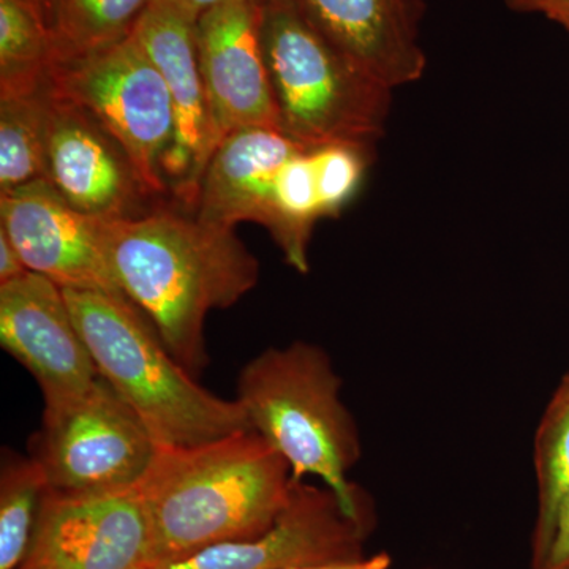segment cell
Returning a JSON list of instances; mask_svg holds the SVG:
<instances>
[{
  "mask_svg": "<svg viewBox=\"0 0 569 569\" xmlns=\"http://www.w3.org/2000/svg\"><path fill=\"white\" fill-rule=\"evenodd\" d=\"M108 252L122 293L192 376L208 362L206 317L234 306L260 279V263L234 228L164 204L110 219Z\"/></svg>",
  "mask_w": 569,
  "mask_h": 569,
  "instance_id": "1",
  "label": "cell"
},
{
  "mask_svg": "<svg viewBox=\"0 0 569 569\" xmlns=\"http://www.w3.org/2000/svg\"><path fill=\"white\" fill-rule=\"evenodd\" d=\"M293 482L290 463L254 430L159 447L138 485L151 522V567L264 533Z\"/></svg>",
  "mask_w": 569,
  "mask_h": 569,
  "instance_id": "2",
  "label": "cell"
},
{
  "mask_svg": "<svg viewBox=\"0 0 569 569\" xmlns=\"http://www.w3.org/2000/svg\"><path fill=\"white\" fill-rule=\"evenodd\" d=\"M99 376L137 411L159 447H192L253 430L238 400L201 388L126 298L63 288Z\"/></svg>",
  "mask_w": 569,
  "mask_h": 569,
  "instance_id": "3",
  "label": "cell"
},
{
  "mask_svg": "<svg viewBox=\"0 0 569 569\" xmlns=\"http://www.w3.org/2000/svg\"><path fill=\"white\" fill-rule=\"evenodd\" d=\"M340 387L321 348L295 342L247 362L236 400L254 432L290 463L296 481L323 479L353 518L367 520L361 490L348 479L361 458V440Z\"/></svg>",
  "mask_w": 569,
  "mask_h": 569,
  "instance_id": "4",
  "label": "cell"
},
{
  "mask_svg": "<svg viewBox=\"0 0 569 569\" xmlns=\"http://www.w3.org/2000/svg\"><path fill=\"white\" fill-rule=\"evenodd\" d=\"M258 3L282 133L309 151L331 144L373 151L387 130L391 89L343 58L295 0Z\"/></svg>",
  "mask_w": 569,
  "mask_h": 569,
  "instance_id": "5",
  "label": "cell"
},
{
  "mask_svg": "<svg viewBox=\"0 0 569 569\" xmlns=\"http://www.w3.org/2000/svg\"><path fill=\"white\" fill-rule=\"evenodd\" d=\"M48 89L111 134L153 198L170 190L163 163L174 142V108L160 71L133 36L110 47L54 58Z\"/></svg>",
  "mask_w": 569,
  "mask_h": 569,
  "instance_id": "6",
  "label": "cell"
},
{
  "mask_svg": "<svg viewBox=\"0 0 569 569\" xmlns=\"http://www.w3.org/2000/svg\"><path fill=\"white\" fill-rule=\"evenodd\" d=\"M157 449L137 411L99 376L84 395L44 408L31 458L52 492L99 493L137 488Z\"/></svg>",
  "mask_w": 569,
  "mask_h": 569,
  "instance_id": "7",
  "label": "cell"
},
{
  "mask_svg": "<svg viewBox=\"0 0 569 569\" xmlns=\"http://www.w3.org/2000/svg\"><path fill=\"white\" fill-rule=\"evenodd\" d=\"M151 522L140 489L99 493L48 490L33 533L28 569L151 567Z\"/></svg>",
  "mask_w": 569,
  "mask_h": 569,
  "instance_id": "8",
  "label": "cell"
},
{
  "mask_svg": "<svg viewBox=\"0 0 569 569\" xmlns=\"http://www.w3.org/2000/svg\"><path fill=\"white\" fill-rule=\"evenodd\" d=\"M108 222L78 211L47 179L0 193V230L29 271L62 288L126 298L112 271Z\"/></svg>",
  "mask_w": 569,
  "mask_h": 569,
  "instance_id": "9",
  "label": "cell"
},
{
  "mask_svg": "<svg viewBox=\"0 0 569 569\" xmlns=\"http://www.w3.org/2000/svg\"><path fill=\"white\" fill-rule=\"evenodd\" d=\"M367 520L356 519L335 490L293 482L290 500L264 533L222 542L152 569H293L365 559Z\"/></svg>",
  "mask_w": 569,
  "mask_h": 569,
  "instance_id": "10",
  "label": "cell"
},
{
  "mask_svg": "<svg viewBox=\"0 0 569 569\" xmlns=\"http://www.w3.org/2000/svg\"><path fill=\"white\" fill-rule=\"evenodd\" d=\"M197 21L176 0H151L132 32L162 74L173 102L174 142L164 159V179L192 209L219 146L198 59Z\"/></svg>",
  "mask_w": 569,
  "mask_h": 569,
  "instance_id": "11",
  "label": "cell"
},
{
  "mask_svg": "<svg viewBox=\"0 0 569 569\" xmlns=\"http://www.w3.org/2000/svg\"><path fill=\"white\" fill-rule=\"evenodd\" d=\"M0 346L36 378L44 408L77 399L99 378L63 288L37 272L0 283Z\"/></svg>",
  "mask_w": 569,
  "mask_h": 569,
  "instance_id": "12",
  "label": "cell"
},
{
  "mask_svg": "<svg viewBox=\"0 0 569 569\" xmlns=\"http://www.w3.org/2000/svg\"><path fill=\"white\" fill-rule=\"evenodd\" d=\"M198 59L217 140L239 130H280L257 0H224L197 21ZM282 132V130H280Z\"/></svg>",
  "mask_w": 569,
  "mask_h": 569,
  "instance_id": "13",
  "label": "cell"
},
{
  "mask_svg": "<svg viewBox=\"0 0 569 569\" xmlns=\"http://www.w3.org/2000/svg\"><path fill=\"white\" fill-rule=\"evenodd\" d=\"M50 102L47 181L89 216L126 219L151 211L146 204L157 198L144 189L119 142L77 104L51 92Z\"/></svg>",
  "mask_w": 569,
  "mask_h": 569,
  "instance_id": "14",
  "label": "cell"
},
{
  "mask_svg": "<svg viewBox=\"0 0 569 569\" xmlns=\"http://www.w3.org/2000/svg\"><path fill=\"white\" fill-rule=\"evenodd\" d=\"M310 24L362 73L387 88L422 77L421 0H295Z\"/></svg>",
  "mask_w": 569,
  "mask_h": 569,
  "instance_id": "15",
  "label": "cell"
},
{
  "mask_svg": "<svg viewBox=\"0 0 569 569\" xmlns=\"http://www.w3.org/2000/svg\"><path fill=\"white\" fill-rule=\"evenodd\" d=\"M301 149L306 148L276 129L254 127L231 133L206 167L193 216L220 227L254 222L271 230L277 174Z\"/></svg>",
  "mask_w": 569,
  "mask_h": 569,
  "instance_id": "16",
  "label": "cell"
},
{
  "mask_svg": "<svg viewBox=\"0 0 569 569\" xmlns=\"http://www.w3.org/2000/svg\"><path fill=\"white\" fill-rule=\"evenodd\" d=\"M54 56V36L31 0H0V97L41 91Z\"/></svg>",
  "mask_w": 569,
  "mask_h": 569,
  "instance_id": "17",
  "label": "cell"
},
{
  "mask_svg": "<svg viewBox=\"0 0 569 569\" xmlns=\"http://www.w3.org/2000/svg\"><path fill=\"white\" fill-rule=\"evenodd\" d=\"M50 121L48 84L29 96L0 97V193L47 179Z\"/></svg>",
  "mask_w": 569,
  "mask_h": 569,
  "instance_id": "18",
  "label": "cell"
},
{
  "mask_svg": "<svg viewBox=\"0 0 569 569\" xmlns=\"http://www.w3.org/2000/svg\"><path fill=\"white\" fill-rule=\"evenodd\" d=\"M48 481L29 456H3L0 470V569H20L28 559Z\"/></svg>",
  "mask_w": 569,
  "mask_h": 569,
  "instance_id": "19",
  "label": "cell"
},
{
  "mask_svg": "<svg viewBox=\"0 0 569 569\" xmlns=\"http://www.w3.org/2000/svg\"><path fill=\"white\" fill-rule=\"evenodd\" d=\"M535 470L538 485V516L533 533V557L538 559L549 541L553 519L569 492V385L561 381L535 440Z\"/></svg>",
  "mask_w": 569,
  "mask_h": 569,
  "instance_id": "20",
  "label": "cell"
},
{
  "mask_svg": "<svg viewBox=\"0 0 569 569\" xmlns=\"http://www.w3.org/2000/svg\"><path fill=\"white\" fill-rule=\"evenodd\" d=\"M151 0H56L54 58L82 54L129 39Z\"/></svg>",
  "mask_w": 569,
  "mask_h": 569,
  "instance_id": "21",
  "label": "cell"
},
{
  "mask_svg": "<svg viewBox=\"0 0 569 569\" xmlns=\"http://www.w3.org/2000/svg\"><path fill=\"white\" fill-rule=\"evenodd\" d=\"M310 152L321 212L323 217L337 216L358 192L367 164L372 160V151L359 146L331 144L310 149Z\"/></svg>",
  "mask_w": 569,
  "mask_h": 569,
  "instance_id": "22",
  "label": "cell"
},
{
  "mask_svg": "<svg viewBox=\"0 0 569 569\" xmlns=\"http://www.w3.org/2000/svg\"><path fill=\"white\" fill-rule=\"evenodd\" d=\"M531 569H569V492L557 509L548 545L531 560Z\"/></svg>",
  "mask_w": 569,
  "mask_h": 569,
  "instance_id": "23",
  "label": "cell"
},
{
  "mask_svg": "<svg viewBox=\"0 0 569 569\" xmlns=\"http://www.w3.org/2000/svg\"><path fill=\"white\" fill-rule=\"evenodd\" d=\"M28 271L17 247L11 244L9 236L0 230V283L10 282Z\"/></svg>",
  "mask_w": 569,
  "mask_h": 569,
  "instance_id": "24",
  "label": "cell"
},
{
  "mask_svg": "<svg viewBox=\"0 0 569 569\" xmlns=\"http://www.w3.org/2000/svg\"><path fill=\"white\" fill-rule=\"evenodd\" d=\"M505 3L519 13H541L552 21L569 14V0H505Z\"/></svg>",
  "mask_w": 569,
  "mask_h": 569,
  "instance_id": "25",
  "label": "cell"
},
{
  "mask_svg": "<svg viewBox=\"0 0 569 569\" xmlns=\"http://www.w3.org/2000/svg\"><path fill=\"white\" fill-rule=\"evenodd\" d=\"M391 557L388 553H378L370 559H358L350 561H336V563L312 565L293 569H389Z\"/></svg>",
  "mask_w": 569,
  "mask_h": 569,
  "instance_id": "26",
  "label": "cell"
},
{
  "mask_svg": "<svg viewBox=\"0 0 569 569\" xmlns=\"http://www.w3.org/2000/svg\"><path fill=\"white\" fill-rule=\"evenodd\" d=\"M176 2L189 11V13L198 20V18H200L204 11L212 9V7L219 6V3L224 2V0H176Z\"/></svg>",
  "mask_w": 569,
  "mask_h": 569,
  "instance_id": "27",
  "label": "cell"
},
{
  "mask_svg": "<svg viewBox=\"0 0 569 569\" xmlns=\"http://www.w3.org/2000/svg\"><path fill=\"white\" fill-rule=\"evenodd\" d=\"M33 6L39 9L41 17L44 18L47 24L50 26L52 31V21H54V9H56V0H31Z\"/></svg>",
  "mask_w": 569,
  "mask_h": 569,
  "instance_id": "28",
  "label": "cell"
},
{
  "mask_svg": "<svg viewBox=\"0 0 569 569\" xmlns=\"http://www.w3.org/2000/svg\"><path fill=\"white\" fill-rule=\"evenodd\" d=\"M553 21H556L557 24H560L569 36V14H561V17L556 18Z\"/></svg>",
  "mask_w": 569,
  "mask_h": 569,
  "instance_id": "29",
  "label": "cell"
},
{
  "mask_svg": "<svg viewBox=\"0 0 569 569\" xmlns=\"http://www.w3.org/2000/svg\"><path fill=\"white\" fill-rule=\"evenodd\" d=\"M565 383L569 385V376L567 378H565Z\"/></svg>",
  "mask_w": 569,
  "mask_h": 569,
  "instance_id": "30",
  "label": "cell"
},
{
  "mask_svg": "<svg viewBox=\"0 0 569 569\" xmlns=\"http://www.w3.org/2000/svg\"><path fill=\"white\" fill-rule=\"evenodd\" d=\"M142 569H152L151 567H146V568H142Z\"/></svg>",
  "mask_w": 569,
  "mask_h": 569,
  "instance_id": "31",
  "label": "cell"
},
{
  "mask_svg": "<svg viewBox=\"0 0 569 569\" xmlns=\"http://www.w3.org/2000/svg\"><path fill=\"white\" fill-rule=\"evenodd\" d=\"M20 569H28V568H20Z\"/></svg>",
  "mask_w": 569,
  "mask_h": 569,
  "instance_id": "32",
  "label": "cell"
},
{
  "mask_svg": "<svg viewBox=\"0 0 569 569\" xmlns=\"http://www.w3.org/2000/svg\"><path fill=\"white\" fill-rule=\"evenodd\" d=\"M257 2H260V0H257Z\"/></svg>",
  "mask_w": 569,
  "mask_h": 569,
  "instance_id": "33",
  "label": "cell"
}]
</instances>
